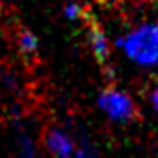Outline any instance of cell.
Returning a JSON list of instances; mask_svg holds the SVG:
<instances>
[{
	"label": "cell",
	"instance_id": "6da1fadb",
	"mask_svg": "<svg viewBox=\"0 0 158 158\" xmlns=\"http://www.w3.org/2000/svg\"><path fill=\"white\" fill-rule=\"evenodd\" d=\"M125 56L143 68L158 66V29L154 23H143L131 29L123 39H118Z\"/></svg>",
	"mask_w": 158,
	"mask_h": 158
},
{
	"label": "cell",
	"instance_id": "7a4b0ae2",
	"mask_svg": "<svg viewBox=\"0 0 158 158\" xmlns=\"http://www.w3.org/2000/svg\"><path fill=\"white\" fill-rule=\"evenodd\" d=\"M98 106L114 122H131L137 116L135 102L122 89H104L98 97Z\"/></svg>",
	"mask_w": 158,
	"mask_h": 158
},
{
	"label": "cell",
	"instance_id": "3957f363",
	"mask_svg": "<svg viewBox=\"0 0 158 158\" xmlns=\"http://www.w3.org/2000/svg\"><path fill=\"white\" fill-rule=\"evenodd\" d=\"M46 147L56 158H72L73 154L72 139L62 129H50L46 133Z\"/></svg>",
	"mask_w": 158,
	"mask_h": 158
},
{
	"label": "cell",
	"instance_id": "277c9868",
	"mask_svg": "<svg viewBox=\"0 0 158 158\" xmlns=\"http://www.w3.org/2000/svg\"><path fill=\"white\" fill-rule=\"evenodd\" d=\"M89 43H91L94 58L98 62H104L110 54V41H108L106 33L98 27H91L89 29Z\"/></svg>",
	"mask_w": 158,
	"mask_h": 158
},
{
	"label": "cell",
	"instance_id": "5b68a950",
	"mask_svg": "<svg viewBox=\"0 0 158 158\" xmlns=\"http://www.w3.org/2000/svg\"><path fill=\"white\" fill-rule=\"evenodd\" d=\"M37 46H39V41L31 31L21 29L18 33V48L21 50V54H33L37 50Z\"/></svg>",
	"mask_w": 158,
	"mask_h": 158
},
{
	"label": "cell",
	"instance_id": "8992f818",
	"mask_svg": "<svg viewBox=\"0 0 158 158\" xmlns=\"http://www.w3.org/2000/svg\"><path fill=\"white\" fill-rule=\"evenodd\" d=\"M64 14H66V18H68V19L75 21V19H81V18H83V8L79 6L77 2H68Z\"/></svg>",
	"mask_w": 158,
	"mask_h": 158
},
{
	"label": "cell",
	"instance_id": "52a82bcc",
	"mask_svg": "<svg viewBox=\"0 0 158 158\" xmlns=\"http://www.w3.org/2000/svg\"><path fill=\"white\" fill-rule=\"evenodd\" d=\"M151 100H152V106H154L156 114H158V85L154 87V91H152V94H151Z\"/></svg>",
	"mask_w": 158,
	"mask_h": 158
},
{
	"label": "cell",
	"instance_id": "ba28073f",
	"mask_svg": "<svg viewBox=\"0 0 158 158\" xmlns=\"http://www.w3.org/2000/svg\"><path fill=\"white\" fill-rule=\"evenodd\" d=\"M154 25H156V29H158V19H156V23H154Z\"/></svg>",
	"mask_w": 158,
	"mask_h": 158
}]
</instances>
